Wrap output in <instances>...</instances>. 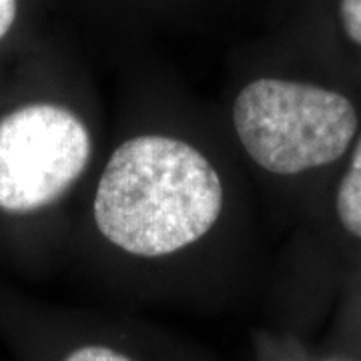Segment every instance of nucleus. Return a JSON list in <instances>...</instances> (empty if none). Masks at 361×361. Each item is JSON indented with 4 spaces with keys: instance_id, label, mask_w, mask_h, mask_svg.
Wrapping results in <instances>:
<instances>
[{
    "instance_id": "nucleus-1",
    "label": "nucleus",
    "mask_w": 361,
    "mask_h": 361,
    "mask_svg": "<svg viewBox=\"0 0 361 361\" xmlns=\"http://www.w3.org/2000/svg\"><path fill=\"white\" fill-rule=\"evenodd\" d=\"M223 180L191 142L145 133L123 141L104 165L92 217L111 245L141 259L185 251L215 227Z\"/></svg>"
},
{
    "instance_id": "nucleus-2",
    "label": "nucleus",
    "mask_w": 361,
    "mask_h": 361,
    "mask_svg": "<svg viewBox=\"0 0 361 361\" xmlns=\"http://www.w3.org/2000/svg\"><path fill=\"white\" fill-rule=\"evenodd\" d=\"M235 135L271 175H299L336 163L357 133L348 97L311 82L255 78L235 97Z\"/></svg>"
},
{
    "instance_id": "nucleus-3",
    "label": "nucleus",
    "mask_w": 361,
    "mask_h": 361,
    "mask_svg": "<svg viewBox=\"0 0 361 361\" xmlns=\"http://www.w3.org/2000/svg\"><path fill=\"white\" fill-rule=\"evenodd\" d=\"M92 139L71 109L32 103L0 118V211L37 213L77 183L89 167Z\"/></svg>"
},
{
    "instance_id": "nucleus-4",
    "label": "nucleus",
    "mask_w": 361,
    "mask_h": 361,
    "mask_svg": "<svg viewBox=\"0 0 361 361\" xmlns=\"http://www.w3.org/2000/svg\"><path fill=\"white\" fill-rule=\"evenodd\" d=\"M336 211L343 229L361 239V137L355 142L348 171L337 187Z\"/></svg>"
},
{
    "instance_id": "nucleus-5",
    "label": "nucleus",
    "mask_w": 361,
    "mask_h": 361,
    "mask_svg": "<svg viewBox=\"0 0 361 361\" xmlns=\"http://www.w3.org/2000/svg\"><path fill=\"white\" fill-rule=\"evenodd\" d=\"M63 361H141L135 357L133 353L125 351V349L111 345V343H82L73 351H68Z\"/></svg>"
},
{
    "instance_id": "nucleus-6",
    "label": "nucleus",
    "mask_w": 361,
    "mask_h": 361,
    "mask_svg": "<svg viewBox=\"0 0 361 361\" xmlns=\"http://www.w3.org/2000/svg\"><path fill=\"white\" fill-rule=\"evenodd\" d=\"M339 16L345 35L353 42L361 44V0H341Z\"/></svg>"
},
{
    "instance_id": "nucleus-7",
    "label": "nucleus",
    "mask_w": 361,
    "mask_h": 361,
    "mask_svg": "<svg viewBox=\"0 0 361 361\" xmlns=\"http://www.w3.org/2000/svg\"><path fill=\"white\" fill-rule=\"evenodd\" d=\"M16 18V0H0V40L6 37Z\"/></svg>"
}]
</instances>
